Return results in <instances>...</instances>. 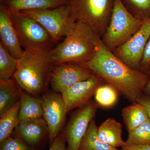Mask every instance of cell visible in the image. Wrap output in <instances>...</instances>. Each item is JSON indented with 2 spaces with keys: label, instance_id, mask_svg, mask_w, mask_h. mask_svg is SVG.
<instances>
[{
  "label": "cell",
  "instance_id": "6da1fadb",
  "mask_svg": "<svg viewBox=\"0 0 150 150\" xmlns=\"http://www.w3.org/2000/svg\"><path fill=\"white\" fill-rule=\"evenodd\" d=\"M110 85L132 103L143 96L150 77L121 61L105 45L100 37L96 52L88 62L79 64Z\"/></svg>",
  "mask_w": 150,
  "mask_h": 150
},
{
  "label": "cell",
  "instance_id": "7a4b0ae2",
  "mask_svg": "<svg viewBox=\"0 0 150 150\" xmlns=\"http://www.w3.org/2000/svg\"><path fill=\"white\" fill-rule=\"evenodd\" d=\"M99 37L88 25L76 21L63 42L48 51L50 61L53 65L88 62L95 54Z\"/></svg>",
  "mask_w": 150,
  "mask_h": 150
},
{
  "label": "cell",
  "instance_id": "3957f363",
  "mask_svg": "<svg viewBox=\"0 0 150 150\" xmlns=\"http://www.w3.org/2000/svg\"><path fill=\"white\" fill-rule=\"evenodd\" d=\"M53 66L48 51H24L13 78L25 91L37 96L46 92Z\"/></svg>",
  "mask_w": 150,
  "mask_h": 150
},
{
  "label": "cell",
  "instance_id": "277c9868",
  "mask_svg": "<svg viewBox=\"0 0 150 150\" xmlns=\"http://www.w3.org/2000/svg\"><path fill=\"white\" fill-rule=\"evenodd\" d=\"M144 21L131 14L121 0H114L110 21L101 39L103 42L113 51L140 29Z\"/></svg>",
  "mask_w": 150,
  "mask_h": 150
},
{
  "label": "cell",
  "instance_id": "5b68a950",
  "mask_svg": "<svg viewBox=\"0 0 150 150\" xmlns=\"http://www.w3.org/2000/svg\"><path fill=\"white\" fill-rule=\"evenodd\" d=\"M114 0H68L75 21L88 25L101 38L109 24Z\"/></svg>",
  "mask_w": 150,
  "mask_h": 150
},
{
  "label": "cell",
  "instance_id": "8992f818",
  "mask_svg": "<svg viewBox=\"0 0 150 150\" xmlns=\"http://www.w3.org/2000/svg\"><path fill=\"white\" fill-rule=\"evenodd\" d=\"M8 10L24 51H49L53 49L56 43L40 23L22 12Z\"/></svg>",
  "mask_w": 150,
  "mask_h": 150
},
{
  "label": "cell",
  "instance_id": "52a82bcc",
  "mask_svg": "<svg viewBox=\"0 0 150 150\" xmlns=\"http://www.w3.org/2000/svg\"><path fill=\"white\" fill-rule=\"evenodd\" d=\"M21 12L40 23L56 43L70 32L76 22L72 16L69 5L54 8Z\"/></svg>",
  "mask_w": 150,
  "mask_h": 150
},
{
  "label": "cell",
  "instance_id": "ba28073f",
  "mask_svg": "<svg viewBox=\"0 0 150 150\" xmlns=\"http://www.w3.org/2000/svg\"><path fill=\"white\" fill-rule=\"evenodd\" d=\"M150 38V17L144 19L140 29L112 53L126 65L137 69L139 68L145 48Z\"/></svg>",
  "mask_w": 150,
  "mask_h": 150
},
{
  "label": "cell",
  "instance_id": "9c48e42d",
  "mask_svg": "<svg viewBox=\"0 0 150 150\" xmlns=\"http://www.w3.org/2000/svg\"><path fill=\"white\" fill-rule=\"evenodd\" d=\"M98 105L96 103L90 100L72 115L63 132L67 150H79L90 123L96 114Z\"/></svg>",
  "mask_w": 150,
  "mask_h": 150
},
{
  "label": "cell",
  "instance_id": "30bf717a",
  "mask_svg": "<svg viewBox=\"0 0 150 150\" xmlns=\"http://www.w3.org/2000/svg\"><path fill=\"white\" fill-rule=\"evenodd\" d=\"M40 100L43 117L47 124L48 137L52 143L63 128L68 112L61 94L54 91L46 92Z\"/></svg>",
  "mask_w": 150,
  "mask_h": 150
},
{
  "label": "cell",
  "instance_id": "8fae6325",
  "mask_svg": "<svg viewBox=\"0 0 150 150\" xmlns=\"http://www.w3.org/2000/svg\"><path fill=\"white\" fill-rule=\"evenodd\" d=\"M93 74L87 68L75 63L54 65L50 74V85L54 91L61 93L76 83L88 79Z\"/></svg>",
  "mask_w": 150,
  "mask_h": 150
},
{
  "label": "cell",
  "instance_id": "7c38bea8",
  "mask_svg": "<svg viewBox=\"0 0 150 150\" xmlns=\"http://www.w3.org/2000/svg\"><path fill=\"white\" fill-rule=\"evenodd\" d=\"M104 82L93 74L88 79L78 83L61 93L67 112L82 107L89 102L96 89Z\"/></svg>",
  "mask_w": 150,
  "mask_h": 150
},
{
  "label": "cell",
  "instance_id": "4fadbf2b",
  "mask_svg": "<svg viewBox=\"0 0 150 150\" xmlns=\"http://www.w3.org/2000/svg\"><path fill=\"white\" fill-rule=\"evenodd\" d=\"M0 38L3 46L18 60L23 54V50L15 28L9 11L0 4Z\"/></svg>",
  "mask_w": 150,
  "mask_h": 150
},
{
  "label": "cell",
  "instance_id": "5bb4252c",
  "mask_svg": "<svg viewBox=\"0 0 150 150\" xmlns=\"http://www.w3.org/2000/svg\"><path fill=\"white\" fill-rule=\"evenodd\" d=\"M48 133L47 124L43 117L20 123L13 131L14 137L34 147L41 142Z\"/></svg>",
  "mask_w": 150,
  "mask_h": 150
},
{
  "label": "cell",
  "instance_id": "9a60e30c",
  "mask_svg": "<svg viewBox=\"0 0 150 150\" xmlns=\"http://www.w3.org/2000/svg\"><path fill=\"white\" fill-rule=\"evenodd\" d=\"M7 8L12 11L48 9L68 5V0H1Z\"/></svg>",
  "mask_w": 150,
  "mask_h": 150
},
{
  "label": "cell",
  "instance_id": "2e32d148",
  "mask_svg": "<svg viewBox=\"0 0 150 150\" xmlns=\"http://www.w3.org/2000/svg\"><path fill=\"white\" fill-rule=\"evenodd\" d=\"M21 105L19 112L20 123L43 117L41 100L32 96L19 86Z\"/></svg>",
  "mask_w": 150,
  "mask_h": 150
},
{
  "label": "cell",
  "instance_id": "e0dca14e",
  "mask_svg": "<svg viewBox=\"0 0 150 150\" xmlns=\"http://www.w3.org/2000/svg\"><path fill=\"white\" fill-rule=\"evenodd\" d=\"M122 133L121 123L111 118H108L98 128V139L113 147H122L126 144L122 138Z\"/></svg>",
  "mask_w": 150,
  "mask_h": 150
},
{
  "label": "cell",
  "instance_id": "ac0fdd59",
  "mask_svg": "<svg viewBox=\"0 0 150 150\" xmlns=\"http://www.w3.org/2000/svg\"><path fill=\"white\" fill-rule=\"evenodd\" d=\"M19 101V86L13 78L0 81V117Z\"/></svg>",
  "mask_w": 150,
  "mask_h": 150
},
{
  "label": "cell",
  "instance_id": "d6986e66",
  "mask_svg": "<svg viewBox=\"0 0 150 150\" xmlns=\"http://www.w3.org/2000/svg\"><path fill=\"white\" fill-rule=\"evenodd\" d=\"M122 115L128 133L137 129L149 119L144 108L138 102L132 103L123 108Z\"/></svg>",
  "mask_w": 150,
  "mask_h": 150
},
{
  "label": "cell",
  "instance_id": "ffe728a7",
  "mask_svg": "<svg viewBox=\"0 0 150 150\" xmlns=\"http://www.w3.org/2000/svg\"><path fill=\"white\" fill-rule=\"evenodd\" d=\"M20 105V101H19L0 117V143L11 137L19 124Z\"/></svg>",
  "mask_w": 150,
  "mask_h": 150
},
{
  "label": "cell",
  "instance_id": "44dd1931",
  "mask_svg": "<svg viewBox=\"0 0 150 150\" xmlns=\"http://www.w3.org/2000/svg\"><path fill=\"white\" fill-rule=\"evenodd\" d=\"M98 128L94 118L90 123L78 150H121L101 142L98 137Z\"/></svg>",
  "mask_w": 150,
  "mask_h": 150
},
{
  "label": "cell",
  "instance_id": "7402d4cb",
  "mask_svg": "<svg viewBox=\"0 0 150 150\" xmlns=\"http://www.w3.org/2000/svg\"><path fill=\"white\" fill-rule=\"evenodd\" d=\"M18 60L0 43V81L12 79L16 71Z\"/></svg>",
  "mask_w": 150,
  "mask_h": 150
},
{
  "label": "cell",
  "instance_id": "603a6c76",
  "mask_svg": "<svg viewBox=\"0 0 150 150\" xmlns=\"http://www.w3.org/2000/svg\"><path fill=\"white\" fill-rule=\"evenodd\" d=\"M118 93L116 89L107 84L98 86L94 95L97 104L103 107L109 108L117 102Z\"/></svg>",
  "mask_w": 150,
  "mask_h": 150
},
{
  "label": "cell",
  "instance_id": "cb8c5ba5",
  "mask_svg": "<svg viewBox=\"0 0 150 150\" xmlns=\"http://www.w3.org/2000/svg\"><path fill=\"white\" fill-rule=\"evenodd\" d=\"M126 145H146L150 144V119L129 132Z\"/></svg>",
  "mask_w": 150,
  "mask_h": 150
},
{
  "label": "cell",
  "instance_id": "d4e9b609",
  "mask_svg": "<svg viewBox=\"0 0 150 150\" xmlns=\"http://www.w3.org/2000/svg\"><path fill=\"white\" fill-rule=\"evenodd\" d=\"M134 16L144 19L150 17V0H121Z\"/></svg>",
  "mask_w": 150,
  "mask_h": 150
},
{
  "label": "cell",
  "instance_id": "484cf974",
  "mask_svg": "<svg viewBox=\"0 0 150 150\" xmlns=\"http://www.w3.org/2000/svg\"><path fill=\"white\" fill-rule=\"evenodd\" d=\"M0 150H36L16 137H8L1 142Z\"/></svg>",
  "mask_w": 150,
  "mask_h": 150
},
{
  "label": "cell",
  "instance_id": "4316f807",
  "mask_svg": "<svg viewBox=\"0 0 150 150\" xmlns=\"http://www.w3.org/2000/svg\"><path fill=\"white\" fill-rule=\"evenodd\" d=\"M66 143L63 133L59 134L52 142L49 150H67Z\"/></svg>",
  "mask_w": 150,
  "mask_h": 150
},
{
  "label": "cell",
  "instance_id": "83f0119b",
  "mask_svg": "<svg viewBox=\"0 0 150 150\" xmlns=\"http://www.w3.org/2000/svg\"><path fill=\"white\" fill-rule=\"evenodd\" d=\"M150 66V38L145 48L143 58L140 63L139 68L143 71H146L149 69Z\"/></svg>",
  "mask_w": 150,
  "mask_h": 150
},
{
  "label": "cell",
  "instance_id": "f1b7e54d",
  "mask_svg": "<svg viewBox=\"0 0 150 150\" xmlns=\"http://www.w3.org/2000/svg\"><path fill=\"white\" fill-rule=\"evenodd\" d=\"M137 102L142 104L144 106L150 119V97L142 96L138 100Z\"/></svg>",
  "mask_w": 150,
  "mask_h": 150
},
{
  "label": "cell",
  "instance_id": "f546056e",
  "mask_svg": "<svg viewBox=\"0 0 150 150\" xmlns=\"http://www.w3.org/2000/svg\"><path fill=\"white\" fill-rule=\"evenodd\" d=\"M121 150H150V144L146 145H125Z\"/></svg>",
  "mask_w": 150,
  "mask_h": 150
},
{
  "label": "cell",
  "instance_id": "4dcf8cb0",
  "mask_svg": "<svg viewBox=\"0 0 150 150\" xmlns=\"http://www.w3.org/2000/svg\"><path fill=\"white\" fill-rule=\"evenodd\" d=\"M144 92L146 93L147 94H148L150 96V79L148 84L146 86L145 88Z\"/></svg>",
  "mask_w": 150,
  "mask_h": 150
},
{
  "label": "cell",
  "instance_id": "1f68e13d",
  "mask_svg": "<svg viewBox=\"0 0 150 150\" xmlns=\"http://www.w3.org/2000/svg\"><path fill=\"white\" fill-rule=\"evenodd\" d=\"M148 70H149V71L150 72V66L149 67V69H148Z\"/></svg>",
  "mask_w": 150,
  "mask_h": 150
},
{
  "label": "cell",
  "instance_id": "d6a6232c",
  "mask_svg": "<svg viewBox=\"0 0 150 150\" xmlns=\"http://www.w3.org/2000/svg\"><path fill=\"white\" fill-rule=\"evenodd\" d=\"M0 1H1V0H0Z\"/></svg>",
  "mask_w": 150,
  "mask_h": 150
}]
</instances>
